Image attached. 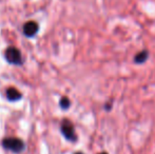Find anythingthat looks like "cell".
Listing matches in <instances>:
<instances>
[{
    "mask_svg": "<svg viewBox=\"0 0 155 154\" xmlns=\"http://www.w3.org/2000/svg\"><path fill=\"white\" fill-rule=\"evenodd\" d=\"M2 146L8 150H11L15 153H19L25 150V143L16 137H8L2 140Z\"/></svg>",
    "mask_w": 155,
    "mask_h": 154,
    "instance_id": "1",
    "label": "cell"
},
{
    "mask_svg": "<svg viewBox=\"0 0 155 154\" xmlns=\"http://www.w3.org/2000/svg\"><path fill=\"white\" fill-rule=\"evenodd\" d=\"M5 59L12 64H22V56L18 49L16 48H8L5 51Z\"/></svg>",
    "mask_w": 155,
    "mask_h": 154,
    "instance_id": "2",
    "label": "cell"
},
{
    "mask_svg": "<svg viewBox=\"0 0 155 154\" xmlns=\"http://www.w3.org/2000/svg\"><path fill=\"white\" fill-rule=\"evenodd\" d=\"M61 132L64 135V137L67 139L71 140V142H75L77 139V136H76L75 130H74V126L68 119H63L61 123Z\"/></svg>",
    "mask_w": 155,
    "mask_h": 154,
    "instance_id": "3",
    "label": "cell"
},
{
    "mask_svg": "<svg viewBox=\"0 0 155 154\" xmlns=\"http://www.w3.org/2000/svg\"><path fill=\"white\" fill-rule=\"evenodd\" d=\"M37 31H38V25L36 22H34V21H29L23 27V33L28 37L34 36L37 33Z\"/></svg>",
    "mask_w": 155,
    "mask_h": 154,
    "instance_id": "4",
    "label": "cell"
},
{
    "mask_svg": "<svg viewBox=\"0 0 155 154\" xmlns=\"http://www.w3.org/2000/svg\"><path fill=\"white\" fill-rule=\"evenodd\" d=\"M6 97H8V100L16 101V100H18V99L21 98V94L17 89L8 88V90H6Z\"/></svg>",
    "mask_w": 155,
    "mask_h": 154,
    "instance_id": "5",
    "label": "cell"
},
{
    "mask_svg": "<svg viewBox=\"0 0 155 154\" xmlns=\"http://www.w3.org/2000/svg\"><path fill=\"white\" fill-rule=\"evenodd\" d=\"M148 57H149V52H148L147 50H143V51L138 52V53L135 55L134 62H135V64H145V62L147 61Z\"/></svg>",
    "mask_w": 155,
    "mask_h": 154,
    "instance_id": "6",
    "label": "cell"
},
{
    "mask_svg": "<svg viewBox=\"0 0 155 154\" xmlns=\"http://www.w3.org/2000/svg\"><path fill=\"white\" fill-rule=\"evenodd\" d=\"M59 105L63 110H67V109H69L70 106H71V101H70V99L68 98V97H62V98L60 99Z\"/></svg>",
    "mask_w": 155,
    "mask_h": 154,
    "instance_id": "7",
    "label": "cell"
},
{
    "mask_svg": "<svg viewBox=\"0 0 155 154\" xmlns=\"http://www.w3.org/2000/svg\"><path fill=\"white\" fill-rule=\"evenodd\" d=\"M75 154H84V153H81V152H77V153H75Z\"/></svg>",
    "mask_w": 155,
    "mask_h": 154,
    "instance_id": "8",
    "label": "cell"
},
{
    "mask_svg": "<svg viewBox=\"0 0 155 154\" xmlns=\"http://www.w3.org/2000/svg\"><path fill=\"white\" fill-rule=\"evenodd\" d=\"M100 154H108V153H106V152H102V153H100Z\"/></svg>",
    "mask_w": 155,
    "mask_h": 154,
    "instance_id": "9",
    "label": "cell"
}]
</instances>
